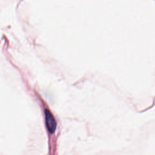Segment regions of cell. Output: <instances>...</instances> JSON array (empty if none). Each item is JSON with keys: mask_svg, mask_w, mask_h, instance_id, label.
I'll return each instance as SVG.
<instances>
[{"mask_svg": "<svg viewBox=\"0 0 155 155\" xmlns=\"http://www.w3.org/2000/svg\"><path fill=\"white\" fill-rule=\"evenodd\" d=\"M45 115L47 128L50 133H54L56 128V120L53 114L51 113V112L48 110H45Z\"/></svg>", "mask_w": 155, "mask_h": 155, "instance_id": "1", "label": "cell"}]
</instances>
